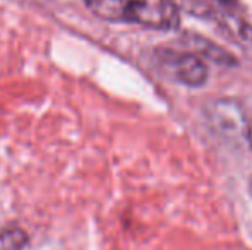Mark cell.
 Here are the masks:
<instances>
[{
    "label": "cell",
    "instance_id": "cell-5",
    "mask_svg": "<svg viewBox=\"0 0 252 250\" xmlns=\"http://www.w3.org/2000/svg\"><path fill=\"white\" fill-rule=\"evenodd\" d=\"M247 137H249V144H251V147H252V120H251L249 127H247Z\"/></svg>",
    "mask_w": 252,
    "mask_h": 250
},
{
    "label": "cell",
    "instance_id": "cell-4",
    "mask_svg": "<svg viewBox=\"0 0 252 250\" xmlns=\"http://www.w3.org/2000/svg\"><path fill=\"white\" fill-rule=\"evenodd\" d=\"M28 240V233L21 228L0 230V250H24Z\"/></svg>",
    "mask_w": 252,
    "mask_h": 250
},
{
    "label": "cell",
    "instance_id": "cell-6",
    "mask_svg": "<svg viewBox=\"0 0 252 250\" xmlns=\"http://www.w3.org/2000/svg\"><path fill=\"white\" fill-rule=\"evenodd\" d=\"M249 192H251V195H252V175H251V178H249Z\"/></svg>",
    "mask_w": 252,
    "mask_h": 250
},
{
    "label": "cell",
    "instance_id": "cell-3",
    "mask_svg": "<svg viewBox=\"0 0 252 250\" xmlns=\"http://www.w3.org/2000/svg\"><path fill=\"white\" fill-rule=\"evenodd\" d=\"M94 16L113 23H126L124 0H84Z\"/></svg>",
    "mask_w": 252,
    "mask_h": 250
},
{
    "label": "cell",
    "instance_id": "cell-7",
    "mask_svg": "<svg viewBox=\"0 0 252 250\" xmlns=\"http://www.w3.org/2000/svg\"><path fill=\"white\" fill-rule=\"evenodd\" d=\"M221 2H226V0H221Z\"/></svg>",
    "mask_w": 252,
    "mask_h": 250
},
{
    "label": "cell",
    "instance_id": "cell-2",
    "mask_svg": "<svg viewBox=\"0 0 252 250\" xmlns=\"http://www.w3.org/2000/svg\"><path fill=\"white\" fill-rule=\"evenodd\" d=\"M159 62L179 83L190 87L202 86L208 79V67L197 55L186 52L161 50L158 52Z\"/></svg>",
    "mask_w": 252,
    "mask_h": 250
},
{
    "label": "cell",
    "instance_id": "cell-1",
    "mask_svg": "<svg viewBox=\"0 0 252 250\" xmlns=\"http://www.w3.org/2000/svg\"><path fill=\"white\" fill-rule=\"evenodd\" d=\"M126 23H136L153 29H173L179 26L180 5L177 0H124Z\"/></svg>",
    "mask_w": 252,
    "mask_h": 250
}]
</instances>
